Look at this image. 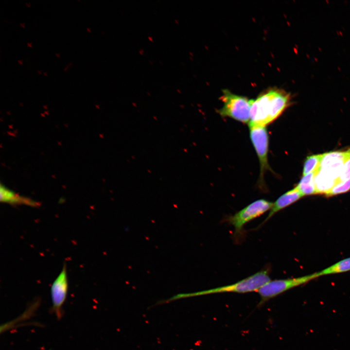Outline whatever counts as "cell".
<instances>
[{"label":"cell","mask_w":350,"mask_h":350,"mask_svg":"<svg viewBox=\"0 0 350 350\" xmlns=\"http://www.w3.org/2000/svg\"><path fill=\"white\" fill-rule=\"evenodd\" d=\"M26 5L28 7H31V3L30 2H29V3L26 2Z\"/></svg>","instance_id":"cell-22"},{"label":"cell","mask_w":350,"mask_h":350,"mask_svg":"<svg viewBox=\"0 0 350 350\" xmlns=\"http://www.w3.org/2000/svg\"><path fill=\"white\" fill-rule=\"evenodd\" d=\"M350 190V178L337 184L328 193L327 196H332L348 192Z\"/></svg>","instance_id":"cell-15"},{"label":"cell","mask_w":350,"mask_h":350,"mask_svg":"<svg viewBox=\"0 0 350 350\" xmlns=\"http://www.w3.org/2000/svg\"><path fill=\"white\" fill-rule=\"evenodd\" d=\"M250 138L257 153L260 164L261 180L265 171L269 169L268 162L269 137L266 126L249 124Z\"/></svg>","instance_id":"cell-6"},{"label":"cell","mask_w":350,"mask_h":350,"mask_svg":"<svg viewBox=\"0 0 350 350\" xmlns=\"http://www.w3.org/2000/svg\"><path fill=\"white\" fill-rule=\"evenodd\" d=\"M350 178V158L343 166L341 174L338 179V183Z\"/></svg>","instance_id":"cell-16"},{"label":"cell","mask_w":350,"mask_h":350,"mask_svg":"<svg viewBox=\"0 0 350 350\" xmlns=\"http://www.w3.org/2000/svg\"><path fill=\"white\" fill-rule=\"evenodd\" d=\"M317 273L300 277L270 280L258 291L260 297V304L297 286L305 284L318 278Z\"/></svg>","instance_id":"cell-4"},{"label":"cell","mask_w":350,"mask_h":350,"mask_svg":"<svg viewBox=\"0 0 350 350\" xmlns=\"http://www.w3.org/2000/svg\"><path fill=\"white\" fill-rule=\"evenodd\" d=\"M315 182L317 194L325 195L338 183L336 179L319 169L315 172Z\"/></svg>","instance_id":"cell-11"},{"label":"cell","mask_w":350,"mask_h":350,"mask_svg":"<svg viewBox=\"0 0 350 350\" xmlns=\"http://www.w3.org/2000/svg\"><path fill=\"white\" fill-rule=\"evenodd\" d=\"M41 71H42L41 70H37L38 73L39 74H42Z\"/></svg>","instance_id":"cell-25"},{"label":"cell","mask_w":350,"mask_h":350,"mask_svg":"<svg viewBox=\"0 0 350 350\" xmlns=\"http://www.w3.org/2000/svg\"><path fill=\"white\" fill-rule=\"evenodd\" d=\"M68 287L67 265L64 263L60 273L51 287L52 309L58 319L62 316V307L67 298Z\"/></svg>","instance_id":"cell-7"},{"label":"cell","mask_w":350,"mask_h":350,"mask_svg":"<svg viewBox=\"0 0 350 350\" xmlns=\"http://www.w3.org/2000/svg\"><path fill=\"white\" fill-rule=\"evenodd\" d=\"M73 63L72 62H70V63L67 65V66L64 69V70H64V71H67L69 69V68L70 66H71L72 65H73Z\"/></svg>","instance_id":"cell-17"},{"label":"cell","mask_w":350,"mask_h":350,"mask_svg":"<svg viewBox=\"0 0 350 350\" xmlns=\"http://www.w3.org/2000/svg\"><path fill=\"white\" fill-rule=\"evenodd\" d=\"M32 42H28V43H27V46L29 47H30V48H32Z\"/></svg>","instance_id":"cell-18"},{"label":"cell","mask_w":350,"mask_h":350,"mask_svg":"<svg viewBox=\"0 0 350 350\" xmlns=\"http://www.w3.org/2000/svg\"><path fill=\"white\" fill-rule=\"evenodd\" d=\"M25 23L24 22V23H20L19 24H20V26L22 28H25Z\"/></svg>","instance_id":"cell-19"},{"label":"cell","mask_w":350,"mask_h":350,"mask_svg":"<svg viewBox=\"0 0 350 350\" xmlns=\"http://www.w3.org/2000/svg\"><path fill=\"white\" fill-rule=\"evenodd\" d=\"M322 158V154L307 157L304 163L303 175L316 172L320 167Z\"/></svg>","instance_id":"cell-14"},{"label":"cell","mask_w":350,"mask_h":350,"mask_svg":"<svg viewBox=\"0 0 350 350\" xmlns=\"http://www.w3.org/2000/svg\"><path fill=\"white\" fill-rule=\"evenodd\" d=\"M268 268L262 270L233 284L192 293H180L165 299H161V304L168 303L182 298L203 296L209 294L236 293H246L257 292L270 280Z\"/></svg>","instance_id":"cell-2"},{"label":"cell","mask_w":350,"mask_h":350,"mask_svg":"<svg viewBox=\"0 0 350 350\" xmlns=\"http://www.w3.org/2000/svg\"><path fill=\"white\" fill-rule=\"evenodd\" d=\"M43 75L44 76H48V73H47V72H43Z\"/></svg>","instance_id":"cell-24"},{"label":"cell","mask_w":350,"mask_h":350,"mask_svg":"<svg viewBox=\"0 0 350 350\" xmlns=\"http://www.w3.org/2000/svg\"><path fill=\"white\" fill-rule=\"evenodd\" d=\"M60 53H55V56L58 58L60 57Z\"/></svg>","instance_id":"cell-21"},{"label":"cell","mask_w":350,"mask_h":350,"mask_svg":"<svg viewBox=\"0 0 350 350\" xmlns=\"http://www.w3.org/2000/svg\"><path fill=\"white\" fill-rule=\"evenodd\" d=\"M315 178V172L303 175L299 182L296 187L303 196L317 194Z\"/></svg>","instance_id":"cell-12"},{"label":"cell","mask_w":350,"mask_h":350,"mask_svg":"<svg viewBox=\"0 0 350 350\" xmlns=\"http://www.w3.org/2000/svg\"><path fill=\"white\" fill-rule=\"evenodd\" d=\"M18 63L19 64L22 65V64H23V60H20V59H19V60H18Z\"/></svg>","instance_id":"cell-20"},{"label":"cell","mask_w":350,"mask_h":350,"mask_svg":"<svg viewBox=\"0 0 350 350\" xmlns=\"http://www.w3.org/2000/svg\"><path fill=\"white\" fill-rule=\"evenodd\" d=\"M291 95L284 89L271 88L252 100L249 124L266 126L276 120L291 105Z\"/></svg>","instance_id":"cell-1"},{"label":"cell","mask_w":350,"mask_h":350,"mask_svg":"<svg viewBox=\"0 0 350 350\" xmlns=\"http://www.w3.org/2000/svg\"><path fill=\"white\" fill-rule=\"evenodd\" d=\"M272 204L264 199L257 200L230 216L227 221L233 226L236 233H241L246 223L270 210Z\"/></svg>","instance_id":"cell-5"},{"label":"cell","mask_w":350,"mask_h":350,"mask_svg":"<svg viewBox=\"0 0 350 350\" xmlns=\"http://www.w3.org/2000/svg\"><path fill=\"white\" fill-rule=\"evenodd\" d=\"M350 271V257L343 259L317 273L318 277Z\"/></svg>","instance_id":"cell-13"},{"label":"cell","mask_w":350,"mask_h":350,"mask_svg":"<svg viewBox=\"0 0 350 350\" xmlns=\"http://www.w3.org/2000/svg\"><path fill=\"white\" fill-rule=\"evenodd\" d=\"M87 31L88 32H89V33H91V29L89 28H88V27L87 28Z\"/></svg>","instance_id":"cell-23"},{"label":"cell","mask_w":350,"mask_h":350,"mask_svg":"<svg viewBox=\"0 0 350 350\" xmlns=\"http://www.w3.org/2000/svg\"><path fill=\"white\" fill-rule=\"evenodd\" d=\"M350 158V149L326 153L322 154L319 169L338 180L344 165Z\"/></svg>","instance_id":"cell-8"},{"label":"cell","mask_w":350,"mask_h":350,"mask_svg":"<svg viewBox=\"0 0 350 350\" xmlns=\"http://www.w3.org/2000/svg\"><path fill=\"white\" fill-rule=\"evenodd\" d=\"M302 197L303 196L296 187L282 194L273 203L272 207L263 223L266 222L275 214L294 203Z\"/></svg>","instance_id":"cell-9"},{"label":"cell","mask_w":350,"mask_h":350,"mask_svg":"<svg viewBox=\"0 0 350 350\" xmlns=\"http://www.w3.org/2000/svg\"><path fill=\"white\" fill-rule=\"evenodd\" d=\"M222 107L218 113L223 117H229L244 123H249L252 100L233 93L228 89L222 90L221 97Z\"/></svg>","instance_id":"cell-3"},{"label":"cell","mask_w":350,"mask_h":350,"mask_svg":"<svg viewBox=\"0 0 350 350\" xmlns=\"http://www.w3.org/2000/svg\"><path fill=\"white\" fill-rule=\"evenodd\" d=\"M0 200L1 203H7L13 205H27L33 207H38L39 205L38 202H36L30 198L24 197L16 193L2 184H0Z\"/></svg>","instance_id":"cell-10"}]
</instances>
